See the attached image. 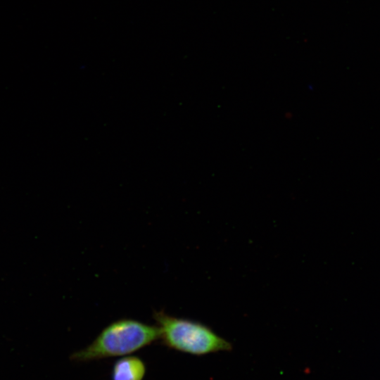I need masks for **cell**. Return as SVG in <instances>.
<instances>
[{"label":"cell","instance_id":"7a4b0ae2","mask_svg":"<svg viewBox=\"0 0 380 380\" xmlns=\"http://www.w3.org/2000/svg\"><path fill=\"white\" fill-rule=\"evenodd\" d=\"M153 317L159 340L168 348L197 356L232 349L229 341L199 322L174 317L164 310L154 311Z\"/></svg>","mask_w":380,"mask_h":380},{"label":"cell","instance_id":"3957f363","mask_svg":"<svg viewBox=\"0 0 380 380\" xmlns=\"http://www.w3.org/2000/svg\"><path fill=\"white\" fill-rule=\"evenodd\" d=\"M146 369L144 361L137 356H124L113 365L112 380H143Z\"/></svg>","mask_w":380,"mask_h":380},{"label":"cell","instance_id":"6da1fadb","mask_svg":"<svg viewBox=\"0 0 380 380\" xmlns=\"http://www.w3.org/2000/svg\"><path fill=\"white\" fill-rule=\"evenodd\" d=\"M156 325L131 318H122L106 326L85 348L71 354L70 360L87 362L130 355L158 340Z\"/></svg>","mask_w":380,"mask_h":380}]
</instances>
